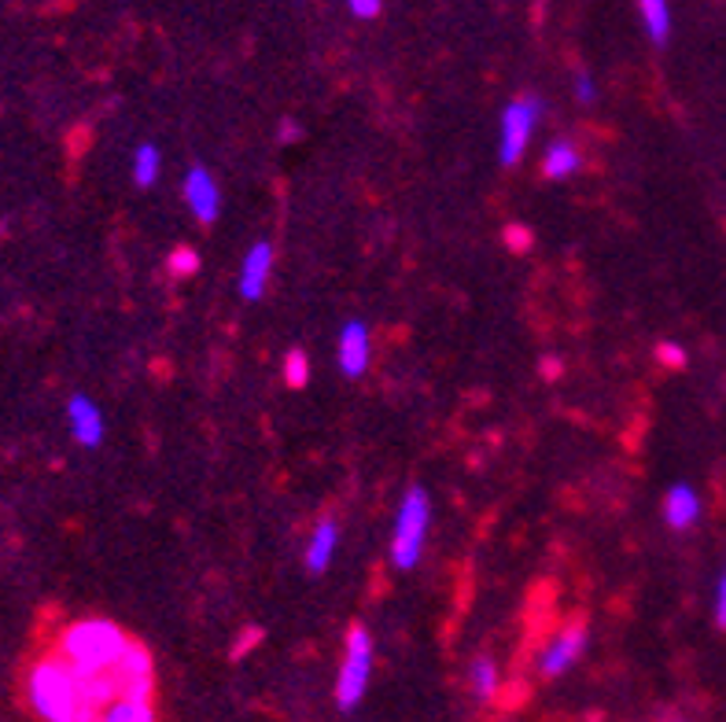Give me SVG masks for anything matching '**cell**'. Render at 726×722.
Returning a JSON list of instances; mask_svg holds the SVG:
<instances>
[{"mask_svg":"<svg viewBox=\"0 0 726 722\" xmlns=\"http://www.w3.org/2000/svg\"><path fill=\"white\" fill-rule=\"evenodd\" d=\"M30 708L44 722H97L100 712L89 701V690L67 660H41L33 663L27 679Z\"/></svg>","mask_w":726,"mask_h":722,"instance_id":"obj_1","label":"cell"},{"mask_svg":"<svg viewBox=\"0 0 726 722\" xmlns=\"http://www.w3.org/2000/svg\"><path fill=\"white\" fill-rule=\"evenodd\" d=\"M133 641L125 638V630L111 619H78L63 630L60 652L78 674L85 679H100V674L119 671L122 657L130 652Z\"/></svg>","mask_w":726,"mask_h":722,"instance_id":"obj_2","label":"cell"},{"mask_svg":"<svg viewBox=\"0 0 726 722\" xmlns=\"http://www.w3.org/2000/svg\"><path fill=\"white\" fill-rule=\"evenodd\" d=\"M432 527V498L424 487H410L399 501L395 527H391V565L399 571L417 568L424 553V538Z\"/></svg>","mask_w":726,"mask_h":722,"instance_id":"obj_3","label":"cell"},{"mask_svg":"<svg viewBox=\"0 0 726 722\" xmlns=\"http://www.w3.org/2000/svg\"><path fill=\"white\" fill-rule=\"evenodd\" d=\"M373 679V634L354 623L347 630V645H343V663L336 674V704L343 712H354L362 704V696Z\"/></svg>","mask_w":726,"mask_h":722,"instance_id":"obj_4","label":"cell"},{"mask_svg":"<svg viewBox=\"0 0 726 722\" xmlns=\"http://www.w3.org/2000/svg\"><path fill=\"white\" fill-rule=\"evenodd\" d=\"M543 119V100L538 96H521L502 111V141H498V159L505 166H516L532 144L535 122Z\"/></svg>","mask_w":726,"mask_h":722,"instance_id":"obj_5","label":"cell"},{"mask_svg":"<svg viewBox=\"0 0 726 722\" xmlns=\"http://www.w3.org/2000/svg\"><path fill=\"white\" fill-rule=\"evenodd\" d=\"M119 696H133V701H152L155 690V663L148 657V649H141L133 641L130 652L119 663Z\"/></svg>","mask_w":726,"mask_h":722,"instance_id":"obj_6","label":"cell"},{"mask_svg":"<svg viewBox=\"0 0 726 722\" xmlns=\"http://www.w3.org/2000/svg\"><path fill=\"white\" fill-rule=\"evenodd\" d=\"M181 196L203 225H211L214 217L222 214V189H218V181L211 177V170L192 166L181 181Z\"/></svg>","mask_w":726,"mask_h":722,"instance_id":"obj_7","label":"cell"},{"mask_svg":"<svg viewBox=\"0 0 726 722\" xmlns=\"http://www.w3.org/2000/svg\"><path fill=\"white\" fill-rule=\"evenodd\" d=\"M586 652V630L583 627H568L561 630L549 645L538 652V674L543 679H557V674L572 671V663Z\"/></svg>","mask_w":726,"mask_h":722,"instance_id":"obj_8","label":"cell"},{"mask_svg":"<svg viewBox=\"0 0 726 722\" xmlns=\"http://www.w3.org/2000/svg\"><path fill=\"white\" fill-rule=\"evenodd\" d=\"M336 358H340V373L359 380L369 369V358H373V343H369V328L362 321H347L340 328V343H336Z\"/></svg>","mask_w":726,"mask_h":722,"instance_id":"obj_9","label":"cell"},{"mask_svg":"<svg viewBox=\"0 0 726 722\" xmlns=\"http://www.w3.org/2000/svg\"><path fill=\"white\" fill-rule=\"evenodd\" d=\"M270 273H273V244L259 240V244L244 255V262H240V295H244L248 303L262 299L270 284Z\"/></svg>","mask_w":726,"mask_h":722,"instance_id":"obj_10","label":"cell"},{"mask_svg":"<svg viewBox=\"0 0 726 722\" xmlns=\"http://www.w3.org/2000/svg\"><path fill=\"white\" fill-rule=\"evenodd\" d=\"M67 424H71V435L82 446H100L103 435H108L103 413L89 395H71V403H67Z\"/></svg>","mask_w":726,"mask_h":722,"instance_id":"obj_11","label":"cell"},{"mask_svg":"<svg viewBox=\"0 0 726 722\" xmlns=\"http://www.w3.org/2000/svg\"><path fill=\"white\" fill-rule=\"evenodd\" d=\"M336 546H340V523L332 520V516H325V520H317V527L310 531L306 549H303V568L310 576H321V571L332 565Z\"/></svg>","mask_w":726,"mask_h":722,"instance_id":"obj_12","label":"cell"},{"mask_svg":"<svg viewBox=\"0 0 726 722\" xmlns=\"http://www.w3.org/2000/svg\"><path fill=\"white\" fill-rule=\"evenodd\" d=\"M697 516H700V498H697L694 487L675 484L664 495V520H667V527H675V531H686V527L697 523Z\"/></svg>","mask_w":726,"mask_h":722,"instance_id":"obj_13","label":"cell"},{"mask_svg":"<svg viewBox=\"0 0 726 722\" xmlns=\"http://www.w3.org/2000/svg\"><path fill=\"white\" fill-rule=\"evenodd\" d=\"M579 170V148L568 144V141H553L543 155V174L549 181H564Z\"/></svg>","mask_w":726,"mask_h":722,"instance_id":"obj_14","label":"cell"},{"mask_svg":"<svg viewBox=\"0 0 726 722\" xmlns=\"http://www.w3.org/2000/svg\"><path fill=\"white\" fill-rule=\"evenodd\" d=\"M97 722H155V708H152V701H133V696H114V701L100 712Z\"/></svg>","mask_w":726,"mask_h":722,"instance_id":"obj_15","label":"cell"},{"mask_svg":"<svg viewBox=\"0 0 726 722\" xmlns=\"http://www.w3.org/2000/svg\"><path fill=\"white\" fill-rule=\"evenodd\" d=\"M638 11H642V27L649 33V41L667 44V38H672V8H667L664 0H645V4H638Z\"/></svg>","mask_w":726,"mask_h":722,"instance_id":"obj_16","label":"cell"},{"mask_svg":"<svg viewBox=\"0 0 726 722\" xmlns=\"http://www.w3.org/2000/svg\"><path fill=\"white\" fill-rule=\"evenodd\" d=\"M468 690L476 701H491L494 693H498V663L491 657H476L468 668Z\"/></svg>","mask_w":726,"mask_h":722,"instance_id":"obj_17","label":"cell"},{"mask_svg":"<svg viewBox=\"0 0 726 722\" xmlns=\"http://www.w3.org/2000/svg\"><path fill=\"white\" fill-rule=\"evenodd\" d=\"M159 170H163V155H159L155 144H141L133 152V181L137 189H152L159 181Z\"/></svg>","mask_w":726,"mask_h":722,"instance_id":"obj_18","label":"cell"},{"mask_svg":"<svg viewBox=\"0 0 726 722\" xmlns=\"http://www.w3.org/2000/svg\"><path fill=\"white\" fill-rule=\"evenodd\" d=\"M284 380L288 387H306L310 380V358L303 350H288L284 354Z\"/></svg>","mask_w":726,"mask_h":722,"instance_id":"obj_19","label":"cell"},{"mask_svg":"<svg viewBox=\"0 0 726 722\" xmlns=\"http://www.w3.org/2000/svg\"><path fill=\"white\" fill-rule=\"evenodd\" d=\"M170 266H174V273H181V277H189V273L200 270V255H195L192 247H178L174 255H170Z\"/></svg>","mask_w":726,"mask_h":722,"instance_id":"obj_20","label":"cell"},{"mask_svg":"<svg viewBox=\"0 0 726 722\" xmlns=\"http://www.w3.org/2000/svg\"><path fill=\"white\" fill-rule=\"evenodd\" d=\"M656 358H661L664 365H672V369H678V365H686V350L678 347V343H661V347H656Z\"/></svg>","mask_w":726,"mask_h":722,"instance_id":"obj_21","label":"cell"},{"mask_svg":"<svg viewBox=\"0 0 726 722\" xmlns=\"http://www.w3.org/2000/svg\"><path fill=\"white\" fill-rule=\"evenodd\" d=\"M572 89H575V100L579 103H591L594 96H597V85H594V78L591 74H575V82H572Z\"/></svg>","mask_w":726,"mask_h":722,"instance_id":"obj_22","label":"cell"},{"mask_svg":"<svg viewBox=\"0 0 726 722\" xmlns=\"http://www.w3.org/2000/svg\"><path fill=\"white\" fill-rule=\"evenodd\" d=\"M716 623L726 630V571H723V579H719V590H716Z\"/></svg>","mask_w":726,"mask_h":722,"instance_id":"obj_23","label":"cell"},{"mask_svg":"<svg viewBox=\"0 0 726 722\" xmlns=\"http://www.w3.org/2000/svg\"><path fill=\"white\" fill-rule=\"evenodd\" d=\"M505 240H510V244H516V251H524L527 244H532V233H527V228H521V225H513V228H505Z\"/></svg>","mask_w":726,"mask_h":722,"instance_id":"obj_24","label":"cell"},{"mask_svg":"<svg viewBox=\"0 0 726 722\" xmlns=\"http://www.w3.org/2000/svg\"><path fill=\"white\" fill-rule=\"evenodd\" d=\"M351 11H354L359 19H376V16H380V4H376V0H354Z\"/></svg>","mask_w":726,"mask_h":722,"instance_id":"obj_25","label":"cell"},{"mask_svg":"<svg viewBox=\"0 0 726 722\" xmlns=\"http://www.w3.org/2000/svg\"><path fill=\"white\" fill-rule=\"evenodd\" d=\"M538 369H543V376H549V380H553V376H561V358H553V354H549V358H543Z\"/></svg>","mask_w":726,"mask_h":722,"instance_id":"obj_26","label":"cell"},{"mask_svg":"<svg viewBox=\"0 0 726 722\" xmlns=\"http://www.w3.org/2000/svg\"><path fill=\"white\" fill-rule=\"evenodd\" d=\"M295 136H299L295 119H284V122H281V141H295Z\"/></svg>","mask_w":726,"mask_h":722,"instance_id":"obj_27","label":"cell"}]
</instances>
